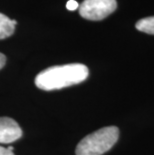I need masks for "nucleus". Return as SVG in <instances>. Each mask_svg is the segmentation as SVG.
<instances>
[{
	"instance_id": "nucleus-9",
	"label": "nucleus",
	"mask_w": 154,
	"mask_h": 155,
	"mask_svg": "<svg viewBox=\"0 0 154 155\" xmlns=\"http://www.w3.org/2000/svg\"><path fill=\"white\" fill-rule=\"evenodd\" d=\"M5 63H6V56L4 54L0 53V69L4 67Z\"/></svg>"
},
{
	"instance_id": "nucleus-1",
	"label": "nucleus",
	"mask_w": 154,
	"mask_h": 155,
	"mask_svg": "<svg viewBox=\"0 0 154 155\" xmlns=\"http://www.w3.org/2000/svg\"><path fill=\"white\" fill-rule=\"evenodd\" d=\"M89 70L80 63L51 66L41 71L35 77V85L41 90H58L86 80Z\"/></svg>"
},
{
	"instance_id": "nucleus-5",
	"label": "nucleus",
	"mask_w": 154,
	"mask_h": 155,
	"mask_svg": "<svg viewBox=\"0 0 154 155\" xmlns=\"http://www.w3.org/2000/svg\"><path fill=\"white\" fill-rule=\"evenodd\" d=\"M15 25L12 24L11 19L6 15L0 13V40L5 39L14 33Z\"/></svg>"
},
{
	"instance_id": "nucleus-3",
	"label": "nucleus",
	"mask_w": 154,
	"mask_h": 155,
	"mask_svg": "<svg viewBox=\"0 0 154 155\" xmlns=\"http://www.w3.org/2000/svg\"><path fill=\"white\" fill-rule=\"evenodd\" d=\"M116 0H84L79 6V14L87 20L99 21L115 11Z\"/></svg>"
},
{
	"instance_id": "nucleus-4",
	"label": "nucleus",
	"mask_w": 154,
	"mask_h": 155,
	"mask_svg": "<svg viewBox=\"0 0 154 155\" xmlns=\"http://www.w3.org/2000/svg\"><path fill=\"white\" fill-rule=\"evenodd\" d=\"M22 136V129L12 118L0 117V143L15 142Z\"/></svg>"
},
{
	"instance_id": "nucleus-6",
	"label": "nucleus",
	"mask_w": 154,
	"mask_h": 155,
	"mask_svg": "<svg viewBox=\"0 0 154 155\" xmlns=\"http://www.w3.org/2000/svg\"><path fill=\"white\" fill-rule=\"evenodd\" d=\"M136 29L147 34L154 35V16L142 18L136 23Z\"/></svg>"
},
{
	"instance_id": "nucleus-7",
	"label": "nucleus",
	"mask_w": 154,
	"mask_h": 155,
	"mask_svg": "<svg viewBox=\"0 0 154 155\" xmlns=\"http://www.w3.org/2000/svg\"><path fill=\"white\" fill-rule=\"evenodd\" d=\"M78 7H79V4H78V2H76L75 0H69V1L66 3V8L70 11L76 10Z\"/></svg>"
},
{
	"instance_id": "nucleus-2",
	"label": "nucleus",
	"mask_w": 154,
	"mask_h": 155,
	"mask_svg": "<svg viewBox=\"0 0 154 155\" xmlns=\"http://www.w3.org/2000/svg\"><path fill=\"white\" fill-rule=\"evenodd\" d=\"M119 137V129L115 126L101 128L87 135L78 143L76 155H102L113 147Z\"/></svg>"
},
{
	"instance_id": "nucleus-8",
	"label": "nucleus",
	"mask_w": 154,
	"mask_h": 155,
	"mask_svg": "<svg viewBox=\"0 0 154 155\" xmlns=\"http://www.w3.org/2000/svg\"><path fill=\"white\" fill-rule=\"evenodd\" d=\"M0 155H14L12 151L8 150V148L0 146Z\"/></svg>"
}]
</instances>
